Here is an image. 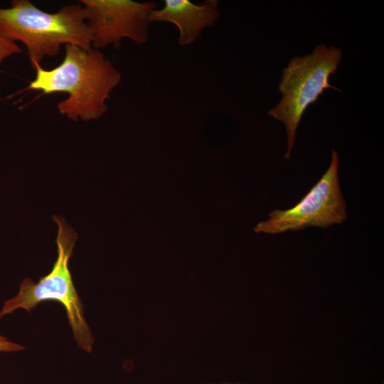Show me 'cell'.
<instances>
[{"instance_id":"7","label":"cell","mask_w":384,"mask_h":384,"mask_svg":"<svg viewBox=\"0 0 384 384\" xmlns=\"http://www.w3.org/2000/svg\"><path fill=\"white\" fill-rule=\"evenodd\" d=\"M219 16L217 0H206L201 4L189 0H165L161 9L151 11L149 21L174 23L179 32L178 42L184 46L197 41L203 29L213 26Z\"/></svg>"},{"instance_id":"5","label":"cell","mask_w":384,"mask_h":384,"mask_svg":"<svg viewBox=\"0 0 384 384\" xmlns=\"http://www.w3.org/2000/svg\"><path fill=\"white\" fill-rule=\"evenodd\" d=\"M338 164V154L333 150L329 168L302 199L287 210H274L268 219L256 225L255 230L278 234L310 226L326 228L342 223L347 212L340 188Z\"/></svg>"},{"instance_id":"2","label":"cell","mask_w":384,"mask_h":384,"mask_svg":"<svg viewBox=\"0 0 384 384\" xmlns=\"http://www.w3.org/2000/svg\"><path fill=\"white\" fill-rule=\"evenodd\" d=\"M0 36L22 43L32 66L46 57L58 55L63 45L92 47L85 9L79 1L49 13L28 0H13L10 7L0 6Z\"/></svg>"},{"instance_id":"4","label":"cell","mask_w":384,"mask_h":384,"mask_svg":"<svg viewBox=\"0 0 384 384\" xmlns=\"http://www.w3.org/2000/svg\"><path fill=\"white\" fill-rule=\"evenodd\" d=\"M341 58L340 49L320 45L309 55L292 58L283 70L279 85L282 98L268 115L285 126L286 159L290 157L298 125L308 107L326 89L341 91L330 84L329 79L336 73Z\"/></svg>"},{"instance_id":"10","label":"cell","mask_w":384,"mask_h":384,"mask_svg":"<svg viewBox=\"0 0 384 384\" xmlns=\"http://www.w3.org/2000/svg\"><path fill=\"white\" fill-rule=\"evenodd\" d=\"M223 384H231V383H223Z\"/></svg>"},{"instance_id":"8","label":"cell","mask_w":384,"mask_h":384,"mask_svg":"<svg viewBox=\"0 0 384 384\" xmlns=\"http://www.w3.org/2000/svg\"><path fill=\"white\" fill-rule=\"evenodd\" d=\"M21 53L22 50L16 43L11 42L0 36V65L6 58Z\"/></svg>"},{"instance_id":"6","label":"cell","mask_w":384,"mask_h":384,"mask_svg":"<svg viewBox=\"0 0 384 384\" xmlns=\"http://www.w3.org/2000/svg\"><path fill=\"white\" fill-rule=\"evenodd\" d=\"M91 34L92 47L119 48L123 38L137 44L149 38V14L156 9L154 1L132 0H80Z\"/></svg>"},{"instance_id":"9","label":"cell","mask_w":384,"mask_h":384,"mask_svg":"<svg viewBox=\"0 0 384 384\" xmlns=\"http://www.w3.org/2000/svg\"><path fill=\"white\" fill-rule=\"evenodd\" d=\"M24 349L22 345L14 343L0 334L1 352H18Z\"/></svg>"},{"instance_id":"1","label":"cell","mask_w":384,"mask_h":384,"mask_svg":"<svg viewBox=\"0 0 384 384\" xmlns=\"http://www.w3.org/2000/svg\"><path fill=\"white\" fill-rule=\"evenodd\" d=\"M65 46L64 58L58 66L49 70L41 64L32 66L35 78L23 91L65 92L68 97L57 105L61 114L74 121L97 119L107 112V100L119 84L121 74L100 50Z\"/></svg>"},{"instance_id":"3","label":"cell","mask_w":384,"mask_h":384,"mask_svg":"<svg viewBox=\"0 0 384 384\" xmlns=\"http://www.w3.org/2000/svg\"><path fill=\"white\" fill-rule=\"evenodd\" d=\"M58 225L56 238L57 259L51 271L38 282L25 278L20 284L18 294L6 300L0 311V319L18 309L31 311L41 302L53 301L65 309L68 320L78 346L91 352L94 338L84 316L83 305L75 287L69 269L78 235L60 216H53Z\"/></svg>"}]
</instances>
